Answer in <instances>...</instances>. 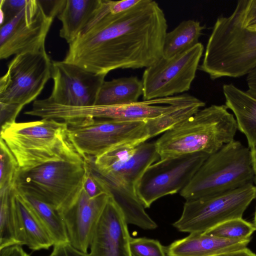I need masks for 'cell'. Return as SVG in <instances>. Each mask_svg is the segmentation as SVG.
<instances>
[{
  "instance_id": "6da1fadb",
  "label": "cell",
  "mask_w": 256,
  "mask_h": 256,
  "mask_svg": "<svg viewBox=\"0 0 256 256\" xmlns=\"http://www.w3.org/2000/svg\"><path fill=\"white\" fill-rule=\"evenodd\" d=\"M168 24L163 10L152 0H140L114 14L109 0L69 44L64 61L106 75L118 68H148L162 57Z\"/></svg>"
},
{
  "instance_id": "7a4b0ae2",
  "label": "cell",
  "mask_w": 256,
  "mask_h": 256,
  "mask_svg": "<svg viewBox=\"0 0 256 256\" xmlns=\"http://www.w3.org/2000/svg\"><path fill=\"white\" fill-rule=\"evenodd\" d=\"M226 105L212 104L166 131L155 142L160 159L204 152L211 154L231 142L238 125Z\"/></svg>"
},
{
  "instance_id": "3957f363",
  "label": "cell",
  "mask_w": 256,
  "mask_h": 256,
  "mask_svg": "<svg viewBox=\"0 0 256 256\" xmlns=\"http://www.w3.org/2000/svg\"><path fill=\"white\" fill-rule=\"evenodd\" d=\"M0 138L16 160L20 170L82 157L68 139V124L54 119L4 125Z\"/></svg>"
},
{
  "instance_id": "277c9868",
  "label": "cell",
  "mask_w": 256,
  "mask_h": 256,
  "mask_svg": "<svg viewBox=\"0 0 256 256\" xmlns=\"http://www.w3.org/2000/svg\"><path fill=\"white\" fill-rule=\"evenodd\" d=\"M256 66V30L246 28L233 11L216 19L198 69L212 80L247 75Z\"/></svg>"
},
{
  "instance_id": "5b68a950",
  "label": "cell",
  "mask_w": 256,
  "mask_h": 256,
  "mask_svg": "<svg viewBox=\"0 0 256 256\" xmlns=\"http://www.w3.org/2000/svg\"><path fill=\"white\" fill-rule=\"evenodd\" d=\"M256 176L250 148L233 140L210 154L180 192L186 200L198 199L254 184Z\"/></svg>"
},
{
  "instance_id": "8992f818",
  "label": "cell",
  "mask_w": 256,
  "mask_h": 256,
  "mask_svg": "<svg viewBox=\"0 0 256 256\" xmlns=\"http://www.w3.org/2000/svg\"><path fill=\"white\" fill-rule=\"evenodd\" d=\"M87 169L82 157L48 162L19 170L14 187L60 212L77 201L84 188Z\"/></svg>"
},
{
  "instance_id": "52a82bcc",
  "label": "cell",
  "mask_w": 256,
  "mask_h": 256,
  "mask_svg": "<svg viewBox=\"0 0 256 256\" xmlns=\"http://www.w3.org/2000/svg\"><path fill=\"white\" fill-rule=\"evenodd\" d=\"M160 159L156 142H146L122 144L84 160L110 188L122 189L136 196L139 180L146 169Z\"/></svg>"
},
{
  "instance_id": "ba28073f",
  "label": "cell",
  "mask_w": 256,
  "mask_h": 256,
  "mask_svg": "<svg viewBox=\"0 0 256 256\" xmlns=\"http://www.w3.org/2000/svg\"><path fill=\"white\" fill-rule=\"evenodd\" d=\"M256 198V186L250 184L222 194L186 200L182 214L173 226L180 232L203 234L226 220L242 218Z\"/></svg>"
},
{
  "instance_id": "9c48e42d",
  "label": "cell",
  "mask_w": 256,
  "mask_h": 256,
  "mask_svg": "<svg viewBox=\"0 0 256 256\" xmlns=\"http://www.w3.org/2000/svg\"><path fill=\"white\" fill-rule=\"evenodd\" d=\"M68 137L84 158L98 156L122 144H140L150 138L146 120L122 121L92 118L68 125Z\"/></svg>"
},
{
  "instance_id": "30bf717a",
  "label": "cell",
  "mask_w": 256,
  "mask_h": 256,
  "mask_svg": "<svg viewBox=\"0 0 256 256\" xmlns=\"http://www.w3.org/2000/svg\"><path fill=\"white\" fill-rule=\"evenodd\" d=\"M208 156L198 152L160 159L146 169L138 182L137 198L148 208L160 198L180 192Z\"/></svg>"
},
{
  "instance_id": "8fae6325",
  "label": "cell",
  "mask_w": 256,
  "mask_h": 256,
  "mask_svg": "<svg viewBox=\"0 0 256 256\" xmlns=\"http://www.w3.org/2000/svg\"><path fill=\"white\" fill-rule=\"evenodd\" d=\"M52 66L46 50L15 56L0 79V102L24 108L35 101L52 78Z\"/></svg>"
},
{
  "instance_id": "7c38bea8",
  "label": "cell",
  "mask_w": 256,
  "mask_h": 256,
  "mask_svg": "<svg viewBox=\"0 0 256 256\" xmlns=\"http://www.w3.org/2000/svg\"><path fill=\"white\" fill-rule=\"evenodd\" d=\"M204 50L200 42L170 58L162 57L146 68L142 78L144 100L172 96L188 91Z\"/></svg>"
},
{
  "instance_id": "4fadbf2b",
  "label": "cell",
  "mask_w": 256,
  "mask_h": 256,
  "mask_svg": "<svg viewBox=\"0 0 256 256\" xmlns=\"http://www.w3.org/2000/svg\"><path fill=\"white\" fill-rule=\"evenodd\" d=\"M54 17L39 0H30L12 19L0 26V58L45 51V41Z\"/></svg>"
},
{
  "instance_id": "5bb4252c",
  "label": "cell",
  "mask_w": 256,
  "mask_h": 256,
  "mask_svg": "<svg viewBox=\"0 0 256 256\" xmlns=\"http://www.w3.org/2000/svg\"><path fill=\"white\" fill-rule=\"evenodd\" d=\"M106 76L92 72L64 60L52 61L54 87L46 99L66 106L94 105Z\"/></svg>"
},
{
  "instance_id": "9a60e30c",
  "label": "cell",
  "mask_w": 256,
  "mask_h": 256,
  "mask_svg": "<svg viewBox=\"0 0 256 256\" xmlns=\"http://www.w3.org/2000/svg\"><path fill=\"white\" fill-rule=\"evenodd\" d=\"M124 214L112 194L94 228L92 236L91 256H132Z\"/></svg>"
},
{
  "instance_id": "2e32d148",
  "label": "cell",
  "mask_w": 256,
  "mask_h": 256,
  "mask_svg": "<svg viewBox=\"0 0 256 256\" xmlns=\"http://www.w3.org/2000/svg\"><path fill=\"white\" fill-rule=\"evenodd\" d=\"M112 194H103L90 198L82 190L77 201L59 212L64 223L70 242L76 248L88 252L94 228Z\"/></svg>"
},
{
  "instance_id": "e0dca14e",
  "label": "cell",
  "mask_w": 256,
  "mask_h": 256,
  "mask_svg": "<svg viewBox=\"0 0 256 256\" xmlns=\"http://www.w3.org/2000/svg\"><path fill=\"white\" fill-rule=\"evenodd\" d=\"M198 98L187 94L168 98L142 100L120 106L94 105L92 118L122 121H142L160 116L193 102Z\"/></svg>"
},
{
  "instance_id": "ac0fdd59",
  "label": "cell",
  "mask_w": 256,
  "mask_h": 256,
  "mask_svg": "<svg viewBox=\"0 0 256 256\" xmlns=\"http://www.w3.org/2000/svg\"><path fill=\"white\" fill-rule=\"evenodd\" d=\"M250 240V238L230 239L192 233L173 242L166 252L168 256H213L244 249Z\"/></svg>"
},
{
  "instance_id": "d6986e66",
  "label": "cell",
  "mask_w": 256,
  "mask_h": 256,
  "mask_svg": "<svg viewBox=\"0 0 256 256\" xmlns=\"http://www.w3.org/2000/svg\"><path fill=\"white\" fill-rule=\"evenodd\" d=\"M21 246H25L32 251L48 250L54 242L33 210L15 188L12 189Z\"/></svg>"
},
{
  "instance_id": "ffe728a7",
  "label": "cell",
  "mask_w": 256,
  "mask_h": 256,
  "mask_svg": "<svg viewBox=\"0 0 256 256\" xmlns=\"http://www.w3.org/2000/svg\"><path fill=\"white\" fill-rule=\"evenodd\" d=\"M225 105L235 116L238 128L246 136L250 150L256 144V98L232 84H224Z\"/></svg>"
},
{
  "instance_id": "44dd1931",
  "label": "cell",
  "mask_w": 256,
  "mask_h": 256,
  "mask_svg": "<svg viewBox=\"0 0 256 256\" xmlns=\"http://www.w3.org/2000/svg\"><path fill=\"white\" fill-rule=\"evenodd\" d=\"M102 0H66L57 16L62 24L60 36L70 44L94 16Z\"/></svg>"
},
{
  "instance_id": "7402d4cb",
  "label": "cell",
  "mask_w": 256,
  "mask_h": 256,
  "mask_svg": "<svg viewBox=\"0 0 256 256\" xmlns=\"http://www.w3.org/2000/svg\"><path fill=\"white\" fill-rule=\"evenodd\" d=\"M143 94L142 80L136 76L104 81L94 105L120 106L138 102Z\"/></svg>"
},
{
  "instance_id": "603a6c76",
  "label": "cell",
  "mask_w": 256,
  "mask_h": 256,
  "mask_svg": "<svg viewBox=\"0 0 256 256\" xmlns=\"http://www.w3.org/2000/svg\"><path fill=\"white\" fill-rule=\"evenodd\" d=\"M204 28L198 21H182L173 30L166 32L162 56L170 58L192 48L199 42L198 39Z\"/></svg>"
},
{
  "instance_id": "cb8c5ba5",
  "label": "cell",
  "mask_w": 256,
  "mask_h": 256,
  "mask_svg": "<svg viewBox=\"0 0 256 256\" xmlns=\"http://www.w3.org/2000/svg\"><path fill=\"white\" fill-rule=\"evenodd\" d=\"M18 191L33 210L53 240L54 245L70 242L64 223L59 212L51 206Z\"/></svg>"
},
{
  "instance_id": "d4e9b609",
  "label": "cell",
  "mask_w": 256,
  "mask_h": 256,
  "mask_svg": "<svg viewBox=\"0 0 256 256\" xmlns=\"http://www.w3.org/2000/svg\"><path fill=\"white\" fill-rule=\"evenodd\" d=\"M12 189L0 190V249L20 246Z\"/></svg>"
},
{
  "instance_id": "484cf974",
  "label": "cell",
  "mask_w": 256,
  "mask_h": 256,
  "mask_svg": "<svg viewBox=\"0 0 256 256\" xmlns=\"http://www.w3.org/2000/svg\"><path fill=\"white\" fill-rule=\"evenodd\" d=\"M110 190L128 224L148 230H154L158 227L156 224L146 214L136 196L120 188H111Z\"/></svg>"
},
{
  "instance_id": "4316f807",
  "label": "cell",
  "mask_w": 256,
  "mask_h": 256,
  "mask_svg": "<svg viewBox=\"0 0 256 256\" xmlns=\"http://www.w3.org/2000/svg\"><path fill=\"white\" fill-rule=\"evenodd\" d=\"M205 102L197 98L196 100L168 112L160 116L146 120L148 134L150 138L162 134L180 122L192 116Z\"/></svg>"
},
{
  "instance_id": "83f0119b",
  "label": "cell",
  "mask_w": 256,
  "mask_h": 256,
  "mask_svg": "<svg viewBox=\"0 0 256 256\" xmlns=\"http://www.w3.org/2000/svg\"><path fill=\"white\" fill-rule=\"evenodd\" d=\"M256 230L254 225L242 218H238L223 222L203 234L225 238L241 239L250 238Z\"/></svg>"
},
{
  "instance_id": "f1b7e54d",
  "label": "cell",
  "mask_w": 256,
  "mask_h": 256,
  "mask_svg": "<svg viewBox=\"0 0 256 256\" xmlns=\"http://www.w3.org/2000/svg\"><path fill=\"white\" fill-rule=\"evenodd\" d=\"M0 190L14 188L20 170L18 163L5 142L0 140Z\"/></svg>"
},
{
  "instance_id": "f546056e",
  "label": "cell",
  "mask_w": 256,
  "mask_h": 256,
  "mask_svg": "<svg viewBox=\"0 0 256 256\" xmlns=\"http://www.w3.org/2000/svg\"><path fill=\"white\" fill-rule=\"evenodd\" d=\"M130 249L132 256H166V250L157 240L132 238Z\"/></svg>"
},
{
  "instance_id": "4dcf8cb0",
  "label": "cell",
  "mask_w": 256,
  "mask_h": 256,
  "mask_svg": "<svg viewBox=\"0 0 256 256\" xmlns=\"http://www.w3.org/2000/svg\"><path fill=\"white\" fill-rule=\"evenodd\" d=\"M87 166V172L84 182V190L88 196L92 198L103 194H111V190L107 183L93 172L88 164Z\"/></svg>"
},
{
  "instance_id": "1f68e13d",
  "label": "cell",
  "mask_w": 256,
  "mask_h": 256,
  "mask_svg": "<svg viewBox=\"0 0 256 256\" xmlns=\"http://www.w3.org/2000/svg\"><path fill=\"white\" fill-rule=\"evenodd\" d=\"M29 1L30 0H1L0 26L12 19L28 4Z\"/></svg>"
},
{
  "instance_id": "d6a6232c",
  "label": "cell",
  "mask_w": 256,
  "mask_h": 256,
  "mask_svg": "<svg viewBox=\"0 0 256 256\" xmlns=\"http://www.w3.org/2000/svg\"><path fill=\"white\" fill-rule=\"evenodd\" d=\"M22 108L17 104L0 102L1 127L16 122V117Z\"/></svg>"
},
{
  "instance_id": "836d02e7",
  "label": "cell",
  "mask_w": 256,
  "mask_h": 256,
  "mask_svg": "<svg viewBox=\"0 0 256 256\" xmlns=\"http://www.w3.org/2000/svg\"><path fill=\"white\" fill-rule=\"evenodd\" d=\"M49 256H91L90 252H84L76 248L70 242L62 243L53 246Z\"/></svg>"
},
{
  "instance_id": "e575fe53",
  "label": "cell",
  "mask_w": 256,
  "mask_h": 256,
  "mask_svg": "<svg viewBox=\"0 0 256 256\" xmlns=\"http://www.w3.org/2000/svg\"><path fill=\"white\" fill-rule=\"evenodd\" d=\"M139 0H109V8L110 12L112 14H119L132 8L136 5Z\"/></svg>"
},
{
  "instance_id": "d590c367",
  "label": "cell",
  "mask_w": 256,
  "mask_h": 256,
  "mask_svg": "<svg viewBox=\"0 0 256 256\" xmlns=\"http://www.w3.org/2000/svg\"><path fill=\"white\" fill-rule=\"evenodd\" d=\"M0 256H30L22 248L15 245L0 249Z\"/></svg>"
},
{
  "instance_id": "8d00e7d4",
  "label": "cell",
  "mask_w": 256,
  "mask_h": 256,
  "mask_svg": "<svg viewBox=\"0 0 256 256\" xmlns=\"http://www.w3.org/2000/svg\"><path fill=\"white\" fill-rule=\"evenodd\" d=\"M213 256H256V254L246 248L242 250L223 253Z\"/></svg>"
},
{
  "instance_id": "74e56055",
  "label": "cell",
  "mask_w": 256,
  "mask_h": 256,
  "mask_svg": "<svg viewBox=\"0 0 256 256\" xmlns=\"http://www.w3.org/2000/svg\"><path fill=\"white\" fill-rule=\"evenodd\" d=\"M250 152L253 166L256 174V144L254 146L253 149L250 150Z\"/></svg>"
},
{
  "instance_id": "f35d334b",
  "label": "cell",
  "mask_w": 256,
  "mask_h": 256,
  "mask_svg": "<svg viewBox=\"0 0 256 256\" xmlns=\"http://www.w3.org/2000/svg\"><path fill=\"white\" fill-rule=\"evenodd\" d=\"M246 28L251 30H256V18L252 20Z\"/></svg>"
},
{
  "instance_id": "ab89813d",
  "label": "cell",
  "mask_w": 256,
  "mask_h": 256,
  "mask_svg": "<svg viewBox=\"0 0 256 256\" xmlns=\"http://www.w3.org/2000/svg\"><path fill=\"white\" fill-rule=\"evenodd\" d=\"M254 226L256 229V209L254 217Z\"/></svg>"
},
{
  "instance_id": "60d3db41",
  "label": "cell",
  "mask_w": 256,
  "mask_h": 256,
  "mask_svg": "<svg viewBox=\"0 0 256 256\" xmlns=\"http://www.w3.org/2000/svg\"></svg>"
}]
</instances>
